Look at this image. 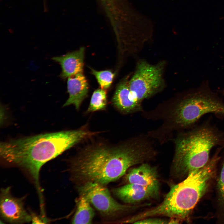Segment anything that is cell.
Here are the masks:
<instances>
[{
    "instance_id": "1",
    "label": "cell",
    "mask_w": 224,
    "mask_h": 224,
    "mask_svg": "<svg viewBox=\"0 0 224 224\" xmlns=\"http://www.w3.org/2000/svg\"><path fill=\"white\" fill-rule=\"evenodd\" d=\"M151 152L144 142L116 145L98 143L80 151L70 162L69 170L72 180L79 185L92 182L105 186L123 176L130 167L144 161Z\"/></svg>"
},
{
    "instance_id": "2",
    "label": "cell",
    "mask_w": 224,
    "mask_h": 224,
    "mask_svg": "<svg viewBox=\"0 0 224 224\" xmlns=\"http://www.w3.org/2000/svg\"><path fill=\"white\" fill-rule=\"evenodd\" d=\"M85 127L40 134L1 142V157L27 172L40 195L39 174L42 166L75 144L94 135Z\"/></svg>"
},
{
    "instance_id": "3",
    "label": "cell",
    "mask_w": 224,
    "mask_h": 224,
    "mask_svg": "<svg viewBox=\"0 0 224 224\" xmlns=\"http://www.w3.org/2000/svg\"><path fill=\"white\" fill-rule=\"evenodd\" d=\"M224 144V133L209 121L194 125L177 138L175 165L188 174L202 168L209 161L212 149Z\"/></svg>"
},
{
    "instance_id": "4",
    "label": "cell",
    "mask_w": 224,
    "mask_h": 224,
    "mask_svg": "<svg viewBox=\"0 0 224 224\" xmlns=\"http://www.w3.org/2000/svg\"><path fill=\"white\" fill-rule=\"evenodd\" d=\"M210 178L202 169L188 174L183 181L172 186L159 205L130 219L132 222L156 216L183 219L186 217L206 192Z\"/></svg>"
},
{
    "instance_id": "5",
    "label": "cell",
    "mask_w": 224,
    "mask_h": 224,
    "mask_svg": "<svg viewBox=\"0 0 224 224\" xmlns=\"http://www.w3.org/2000/svg\"><path fill=\"white\" fill-rule=\"evenodd\" d=\"M213 114L224 117V102L206 84L186 95L174 113L175 123L181 128L192 127L203 116Z\"/></svg>"
},
{
    "instance_id": "6",
    "label": "cell",
    "mask_w": 224,
    "mask_h": 224,
    "mask_svg": "<svg viewBox=\"0 0 224 224\" xmlns=\"http://www.w3.org/2000/svg\"><path fill=\"white\" fill-rule=\"evenodd\" d=\"M164 62L152 65L144 61L138 63L129 86L134 98L141 104L144 99L161 90L163 85Z\"/></svg>"
},
{
    "instance_id": "7",
    "label": "cell",
    "mask_w": 224,
    "mask_h": 224,
    "mask_svg": "<svg viewBox=\"0 0 224 224\" xmlns=\"http://www.w3.org/2000/svg\"><path fill=\"white\" fill-rule=\"evenodd\" d=\"M78 190L103 216L114 217L129 209L130 206L118 203L111 196L108 189L97 183L87 182L79 185Z\"/></svg>"
},
{
    "instance_id": "8",
    "label": "cell",
    "mask_w": 224,
    "mask_h": 224,
    "mask_svg": "<svg viewBox=\"0 0 224 224\" xmlns=\"http://www.w3.org/2000/svg\"><path fill=\"white\" fill-rule=\"evenodd\" d=\"M10 187L1 189L0 212L4 221L12 224H23L31 222V216L25 209L23 198H17L11 194Z\"/></svg>"
},
{
    "instance_id": "9",
    "label": "cell",
    "mask_w": 224,
    "mask_h": 224,
    "mask_svg": "<svg viewBox=\"0 0 224 224\" xmlns=\"http://www.w3.org/2000/svg\"><path fill=\"white\" fill-rule=\"evenodd\" d=\"M115 195L126 203H137L157 196L159 192L135 184L128 183L114 189Z\"/></svg>"
},
{
    "instance_id": "10",
    "label": "cell",
    "mask_w": 224,
    "mask_h": 224,
    "mask_svg": "<svg viewBox=\"0 0 224 224\" xmlns=\"http://www.w3.org/2000/svg\"><path fill=\"white\" fill-rule=\"evenodd\" d=\"M128 183L135 184L159 192V183L156 170L147 163L132 169L126 176Z\"/></svg>"
},
{
    "instance_id": "11",
    "label": "cell",
    "mask_w": 224,
    "mask_h": 224,
    "mask_svg": "<svg viewBox=\"0 0 224 224\" xmlns=\"http://www.w3.org/2000/svg\"><path fill=\"white\" fill-rule=\"evenodd\" d=\"M85 49L81 47L75 51L59 56L53 57L52 59L58 63L61 67L60 76L66 78L83 73Z\"/></svg>"
},
{
    "instance_id": "12",
    "label": "cell",
    "mask_w": 224,
    "mask_h": 224,
    "mask_svg": "<svg viewBox=\"0 0 224 224\" xmlns=\"http://www.w3.org/2000/svg\"><path fill=\"white\" fill-rule=\"evenodd\" d=\"M114 106L120 111L130 113L139 110L141 104L134 98L129 86V81L124 78L117 85L112 99Z\"/></svg>"
},
{
    "instance_id": "13",
    "label": "cell",
    "mask_w": 224,
    "mask_h": 224,
    "mask_svg": "<svg viewBox=\"0 0 224 224\" xmlns=\"http://www.w3.org/2000/svg\"><path fill=\"white\" fill-rule=\"evenodd\" d=\"M67 90L69 97L63 106L72 105L76 109H79L88 91L87 80L83 73L68 78Z\"/></svg>"
},
{
    "instance_id": "14",
    "label": "cell",
    "mask_w": 224,
    "mask_h": 224,
    "mask_svg": "<svg viewBox=\"0 0 224 224\" xmlns=\"http://www.w3.org/2000/svg\"><path fill=\"white\" fill-rule=\"evenodd\" d=\"M72 224H91L94 216V211L91 203L84 196L80 195Z\"/></svg>"
},
{
    "instance_id": "15",
    "label": "cell",
    "mask_w": 224,
    "mask_h": 224,
    "mask_svg": "<svg viewBox=\"0 0 224 224\" xmlns=\"http://www.w3.org/2000/svg\"><path fill=\"white\" fill-rule=\"evenodd\" d=\"M107 103L106 92L102 88L96 90L92 95L87 112H93L104 110Z\"/></svg>"
},
{
    "instance_id": "16",
    "label": "cell",
    "mask_w": 224,
    "mask_h": 224,
    "mask_svg": "<svg viewBox=\"0 0 224 224\" xmlns=\"http://www.w3.org/2000/svg\"><path fill=\"white\" fill-rule=\"evenodd\" d=\"M91 69L101 88L105 90L110 86L114 76L112 72L109 70L97 71L92 68Z\"/></svg>"
},
{
    "instance_id": "17",
    "label": "cell",
    "mask_w": 224,
    "mask_h": 224,
    "mask_svg": "<svg viewBox=\"0 0 224 224\" xmlns=\"http://www.w3.org/2000/svg\"><path fill=\"white\" fill-rule=\"evenodd\" d=\"M222 147L224 151V144ZM222 167L218 182L217 188L219 202L224 207V156Z\"/></svg>"
},
{
    "instance_id": "18",
    "label": "cell",
    "mask_w": 224,
    "mask_h": 224,
    "mask_svg": "<svg viewBox=\"0 0 224 224\" xmlns=\"http://www.w3.org/2000/svg\"><path fill=\"white\" fill-rule=\"evenodd\" d=\"M169 220L159 218L147 217L135 222V224H166L168 223Z\"/></svg>"
},
{
    "instance_id": "19",
    "label": "cell",
    "mask_w": 224,
    "mask_h": 224,
    "mask_svg": "<svg viewBox=\"0 0 224 224\" xmlns=\"http://www.w3.org/2000/svg\"><path fill=\"white\" fill-rule=\"evenodd\" d=\"M31 216V222L33 224L46 223L48 222L47 219L45 216H38L32 212L30 213Z\"/></svg>"
},
{
    "instance_id": "20",
    "label": "cell",
    "mask_w": 224,
    "mask_h": 224,
    "mask_svg": "<svg viewBox=\"0 0 224 224\" xmlns=\"http://www.w3.org/2000/svg\"></svg>"
}]
</instances>
